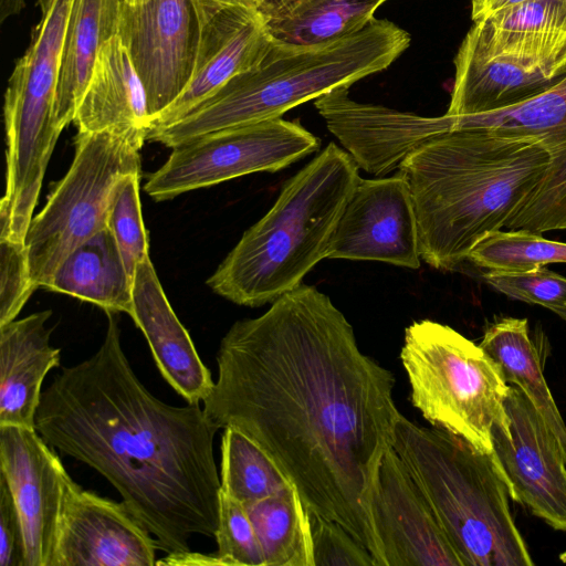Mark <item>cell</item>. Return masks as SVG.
<instances>
[{"mask_svg": "<svg viewBox=\"0 0 566 566\" xmlns=\"http://www.w3.org/2000/svg\"><path fill=\"white\" fill-rule=\"evenodd\" d=\"M216 359L209 419L254 441L310 512L343 526L381 566L371 504L401 416L394 375L359 349L331 298L304 283L237 321Z\"/></svg>", "mask_w": 566, "mask_h": 566, "instance_id": "obj_1", "label": "cell"}, {"mask_svg": "<svg viewBox=\"0 0 566 566\" xmlns=\"http://www.w3.org/2000/svg\"><path fill=\"white\" fill-rule=\"evenodd\" d=\"M87 359L63 367L42 391L35 430L103 475L167 554L214 537L221 481L213 441L220 430L199 403L172 406L139 380L122 347L117 313Z\"/></svg>", "mask_w": 566, "mask_h": 566, "instance_id": "obj_2", "label": "cell"}, {"mask_svg": "<svg viewBox=\"0 0 566 566\" xmlns=\"http://www.w3.org/2000/svg\"><path fill=\"white\" fill-rule=\"evenodd\" d=\"M548 155L536 142L481 127L451 130L399 165L409 184L421 259L451 271L505 228L541 181Z\"/></svg>", "mask_w": 566, "mask_h": 566, "instance_id": "obj_3", "label": "cell"}, {"mask_svg": "<svg viewBox=\"0 0 566 566\" xmlns=\"http://www.w3.org/2000/svg\"><path fill=\"white\" fill-rule=\"evenodd\" d=\"M410 40L400 27L375 18L359 32L326 43L289 46L271 41L254 66L179 119L150 128L147 139L174 148L222 129L279 118L302 103L386 70Z\"/></svg>", "mask_w": 566, "mask_h": 566, "instance_id": "obj_4", "label": "cell"}, {"mask_svg": "<svg viewBox=\"0 0 566 566\" xmlns=\"http://www.w3.org/2000/svg\"><path fill=\"white\" fill-rule=\"evenodd\" d=\"M359 179L353 157L329 143L285 181L274 205L208 279L209 287L250 307L273 303L297 287L326 259L335 227Z\"/></svg>", "mask_w": 566, "mask_h": 566, "instance_id": "obj_5", "label": "cell"}, {"mask_svg": "<svg viewBox=\"0 0 566 566\" xmlns=\"http://www.w3.org/2000/svg\"><path fill=\"white\" fill-rule=\"evenodd\" d=\"M394 449L432 507L462 566H530L491 453L400 416Z\"/></svg>", "mask_w": 566, "mask_h": 566, "instance_id": "obj_6", "label": "cell"}, {"mask_svg": "<svg viewBox=\"0 0 566 566\" xmlns=\"http://www.w3.org/2000/svg\"><path fill=\"white\" fill-rule=\"evenodd\" d=\"M400 359L423 418L490 454L493 427L510 423V385L500 365L480 345L430 319L406 328Z\"/></svg>", "mask_w": 566, "mask_h": 566, "instance_id": "obj_7", "label": "cell"}, {"mask_svg": "<svg viewBox=\"0 0 566 566\" xmlns=\"http://www.w3.org/2000/svg\"><path fill=\"white\" fill-rule=\"evenodd\" d=\"M147 137L103 130L77 134L70 169L33 216L25 234L31 279L46 290L63 260L106 228L107 209L117 179L142 172L139 151Z\"/></svg>", "mask_w": 566, "mask_h": 566, "instance_id": "obj_8", "label": "cell"}, {"mask_svg": "<svg viewBox=\"0 0 566 566\" xmlns=\"http://www.w3.org/2000/svg\"><path fill=\"white\" fill-rule=\"evenodd\" d=\"M73 0H38L40 20L17 61L4 93L6 184L17 192L41 190L62 130L54 104L60 60Z\"/></svg>", "mask_w": 566, "mask_h": 566, "instance_id": "obj_9", "label": "cell"}, {"mask_svg": "<svg viewBox=\"0 0 566 566\" xmlns=\"http://www.w3.org/2000/svg\"><path fill=\"white\" fill-rule=\"evenodd\" d=\"M318 138L281 117L214 132L172 148L144 190L156 201L240 176L275 172L317 151Z\"/></svg>", "mask_w": 566, "mask_h": 566, "instance_id": "obj_10", "label": "cell"}, {"mask_svg": "<svg viewBox=\"0 0 566 566\" xmlns=\"http://www.w3.org/2000/svg\"><path fill=\"white\" fill-rule=\"evenodd\" d=\"M144 84L151 122L191 80L200 24L196 0H122L118 33Z\"/></svg>", "mask_w": 566, "mask_h": 566, "instance_id": "obj_11", "label": "cell"}, {"mask_svg": "<svg viewBox=\"0 0 566 566\" xmlns=\"http://www.w3.org/2000/svg\"><path fill=\"white\" fill-rule=\"evenodd\" d=\"M509 427L494 426L491 455L509 496L558 531H566V463L530 399L510 385Z\"/></svg>", "mask_w": 566, "mask_h": 566, "instance_id": "obj_12", "label": "cell"}, {"mask_svg": "<svg viewBox=\"0 0 566 566\" xmlns=\"http://www.w3.org/2000/svg\"><path fill=\"white\" fill-rule=\"evenodd\" d=\"M455 129L481 127L526 138L548 155L547 168L535 190L507 221V230H566V72L545 92L493 113L453 116Z\"/></svg>", "mask_w": 566, "mask_h": 566, "instance_id": "obj_13", "label": "cell"}, {"mask_svg": "<svg viewBox=\"0 0 566 566\" xmlns=\"http://www.w3.org/2000/svg\"><path fill=\"white\" fill-rule=\"evenodd\" d=\"M326 259L420 266L418 221L406 176L360 179L333 232Z\"/></svg>", "mask_w": 566, "mask_h": 566, "instance_id": "obj_14", "label": "cell"}, {"mask_svg": "<svg viewBox=\"0 0 566 566\" xmlns=\"http://www.w3.org/2000/svg\"><path fill=\"white\" fill-rule=\"evenodd\" d=\"M158 543L124 503L65 480L51 566H153Z\"/></svg>", "mask_w": 566, "mask_h": 566, "instance_id": "obj_15", "label": "cell"}, {"mask_svg": "<svg viewBox=\"0 0 566 566\" xmlns=\"http://www.w3.org/2000/svg\"><path fill=\"white\" fill-rule=\"evenodd\" d=\"M0 474L18 509L24 566H51L69 474L34 428L0 426Z\"/></svg>", "mask_w": 566, "mask_h": 566, "instance_id": "obj_16", "label": "cell"}, {"mask_svg": "<svg viewBox=\"0 0 566 566\" xmlns=\"http://www.w3.org/2000/svg\"><path fill=\"white\" fill-rule=\"evenodd\" d=\"M200 34L193 72L182 93L150 124H170L250 70L271 44L256 8L229 0H196Z\"/></svg>", "mask_w": 566, "mask_h": 566, "instance_id": "obj_17", "label": "cell"}, {"mask_svg": "<svg viewBox=\"0 0 566 566\" xmlns=\"http://www.w3.org/2000/svg\"><path fill=\"white\" fill-rule=\"evenodd\" d=\"M371 510L381 566H462L394 447L379 465Z\"/></svg>", "mask_w": 566, "mask_h": 566, "instance_id": "obj_18", "label": "cell"}, {"mask_svg": "<svg viewBox=\"0 0 566 566\" xmlns=\"http://www.w3.org/2000/svg\"><path fill=\"white\" fill-rule=\"evenodd\" d=\"M473 22L461 48L551 77L566 71V0H528Z\"/></svg>", "mask_w": 566, "mask_h": 566, "instance_id": "obj_19", "label": "cell"}, {"mask_svg": "<svg viewBox=\"0 0 566 566\" xmlns=\"http://www.w3.org/2000/svg\"><path fill=\"white\" fill-rule=\"evenodd\" d=\"M130 317L144 334L165 380L188 403L203 402L214 380L171 308L150 256L135 269Z\"/></svg>", "mask_w": 566, "mask_h": 566, "instance_id": "obj_20", "label": "cell"}, {"mask_svg": "<svg viewBox=\"0 0 566 566\" xmlns=\"http://www.w3.org/2000/svg\"><path fill=\"white\" fill-rule=\"evenodd\" d=\"M50 310L0 325V426L35 429L42 384L60 366L61 350L50 344Z\"/></svg>", "mask_w": 566, "mask_h": 566, "instance_id": "obj_21", "label": "cell"}, {"mask_svg": "<svg viewBox=\"0 0 566 566\" xmlns=\"http://www.w3.org/2000/svg\"><path fill=\"white\" fill-rule=\"evenodd\" d=\"M73 123L77 134L111 130L147 137L150 116L146 91L118 34L101 48Z\"/></svg>", "mask_w": 566, "mask_h": 566, "instance_id": "obj_22", "label": "cell"}, {"mask_svg": "<svg viewBox=\"0 0 566 566\" xmlns=\"http://www.w3.org/2000/svg\"><path fill=\"white\" fill-rule=\"evenodd\" d=\"M455 77L446 114L470 116L523 103L552 87L564 73L551 77L505 59H486L459 48Z\"/></svg>", "mask_w": 566, "mask_h": 566, "instance_id": "obj_23", "label": "cell"}, {"mask_svg": "<svg viewBox=\"0 0 566 566\" xmlns=\"http://www.w3.org/2000/svg\"><path fill=\"white\" fill-rule=\"evenodd\" d=\"M122 0H73L63 42L55 94V123L73 122L98 52L118 33Z\"/></svg>", "mask_w": 566, "mask_h": 566, "instance_id": "obj_24", "label": "cell"}, {"mask_svg": "<svg viewBox=\"0 0 566 566\" xmlns=\"http://www.w3.org/2000/svg\"><path fill=\"white\" fill-rule=\"evenodd\" d=\"M386 1L262 0L256 10L272 42L308 46L359 32Z\"/></svg>", "mask_w": 566, "mask_h": 566, "instance_id": "obj_25", "label": "cell"}, {"mask_svg": "<svg viewBox=\"0 0 566 566\" xmlns=\"http://www.w3.org/2000/svg\"><path fill=\"white\" fill-rule=\"evenodd\" d=\"M46 290L90 302L105 312H133V277L106 227L75 248L57 266Z\"/></svg>", "mask_w": 566, "mask_h": 566, "instance_id": "obj_26", "label": "cell"}, {"mask_svg": "<svg viewBox=\"0 0 566 566\" xmlns=\"http://www.w3.org/2000/svg\"><path fill=\"white\" fill-rule=\"evenodd\" d=\"M480 346L500 365L509 385L530 399L554 436L566 463V422L544 377L542 355L526 318L502 317L488 326Z\"/></svg>", "mask_w": 566, "mask_h": 566, "instance_id": "obj_27", "label": "cell"}, {"mask_svg": "<svg viewBox=\"0 0 566 566\" xmlns=\"http://www.w3.org/2000/svg\"><path fill=\"white\" fill-rule=\"evenodd\" d=\"M244 507L265 566H314L308 510L293 485Z\"/></svg>", "mask_w": 566, "mask_h": 566, "instance_id": "obj_28", "label": "cell"}, {"mask_svg": "<svg viewBox=\"0 0 566 566\" xmlns=\"http://www.w3.org/2000/svg\"><path fill=\"white\" fill-rule=\"evenodd\" d=\"M220 481V490L243 505L293 485L262 448L230 427L223 429L221 439Z\"/></svg>", "mask_w": 566, "mask_h": 566, "instance_id": "obj_29", "label": "cell"}, {"mask_svg": "<svg viewBox=\"0 0 566 566\" xmlns=\"http://www.w3.org/2000/svg\"><path fill=\"white\" fill-rule=\"evenodd\" d=\"M468 261L489 271L525 272L566 263V242L525 229L494 231L479 241Z\"/></svg>", "mask_w": 566, "mask_h": 566, "instance_id": "obj_30", "label": "cell"}, {"mask_svg": "<svg viewBox=\"0 0 566 566\" xmlns=\"http://www.w3.org/2000/svg\"><path fill=\"white\" fill-rule=\"evenodd\" d=\"M140 175L128 172L117 179L109 198L106 220L132 277L137 264L149 256L139 199Z\"/></svg>", "mask_w": 566, "mask_h": 566, "instance_id": "obj_31", "label": "cell"}, {"mask_svg": "<svg viewBox=\"0 0 566 566\" xmlns=\"http://www.w3.org/2000/svg\"><path fill=\"white\" fill-rule=\"evenodd\" d=\"M217 557L227 566H265L254 526L243 504L220 490Z\"/></svg>", "mask_w": 566, "mask_h": 566, "instance_id": "obj_32", "label": "cell"}, {"mask_svg": "<svg viewBox=\"0 0 566 566\" xmlns=\"http://www.w3.org/2000/svg\"><path fill=\"white\" fill-rule=\"evenodd\" d=\"M482 277L511 298L551 311L566 306V277L545 268L525 272L488 271Z\"/></svg>", "mask_w": 566, "mask_h": 566, "instance_id": "obj_33", "label": "cell"}, {"mask_svg": "<svg viewBox=\"0 0 566 566\" xmlns=\"http://www.w3.org/2000/svg\"><path fill=\"white\" fill-rule=\"evenodd\" d=\"M314 566H377L369 551L343 526L310 512Z\"/></svg>", "mask_w": 566, "mask_h": 566, "instance_id": "obj_34", "label": "cell"}, {"mask_svg": "<svg viewBox=\"0 0 566 566\" xmlns=\"http://www.w3.org/2000/svg\"><path fill=\"white\" fill-rule=\"evenodd\" d=\"M35 290L24 243L0 239V325L15 319Z\"/></svg>", "mask_w": 566, "mask_h": 566, "instance_id": "obj_35", "label": "cell"}, {"mask_svg": "<svg viewBox=\"0 0 566 566\" xmlns=\"http://www.w3.org/2000/svg\"><path fill=\"white\" fill-rule=\"evenodd\" d=\"M0 566H24L22 523L2 474H0Z\"/></svg>", "mask_w": 566, "mask_h": 566, "instance_id": "obj_36", "label": "cell"}, {"mask_svg": "<svg viewBox=\"0 0 566 566\" xmlns=\"http://www.w3.org/2000/svg\"><path fill=\"white\" fill-rule=\"evenodd\" d=\"M25 7V0H0V22L18 15Z\"/></svg>", "mask_w": 566, "mask_h": 566, "instance_id": "obj_37", "label": "cell"}, {"mask_svg": "<svg viewBox=\"0 0 566 566\" xmlns=\"http://www.w3.org/2000/svg\"><path fill=\"white\" fill-rule=\"evenodd\" d=\"M525 1H528V0H489L486 2V4L483 7V9L481 10V12L473 19V21L478 20L482 17H485L496 10H500V9H503L506 7H511V6H515V4L525 2Z\"/></svg>", "mask_w": 566, "mask_h": 566, "instance_id": "obj_38", "label": "cell"}, {"mask_svg": "<svg viewBox=\"0 0 566 566\" xmlns=\"http://www.w3.org/2000/svg\"><path fill=\"white\" fill-rule=\"evenodd\" d=\"M489 0H471L472 2V19H474L483 9Z\"/></svg>", "mask_w": 566, "mask_h": 566, "instance_id": "obj_39", "label": "cell"}, {"mask_svg": "<svg viewBox=\"0 0 566 566\" xmlns=\"http://www.w3.org/2000/svg\"><path fill=\"white\" fill-rule=\"evenodd\" d=\"M552 312L557 314L560 318L566 321V306L553 308Z\"/></svg>", "mask_w": 566, "mask_h": 566, "instance_id": "obj_40", "label": "cell"}, {"mask_svg": "<svg viewBox=\"0 0 566 566\" xmlns=\"http://www.w3.org/2000/svg\"><path fill=\"white\" fill-rule=\"evenodd\" d=\"M229 1L245 2V3L250 4V6L255 7V8L262 2V0H229Z\"/></svg>", "mask_w": 566, "mask_h": 566, "instance_id": "obj_41", "label": "cell"}]
</instances>
